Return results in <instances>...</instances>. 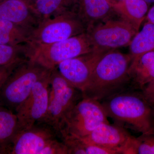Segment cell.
<instances>
[{
  "label": "cell",
  "mask_w": 154,
  "mask_h": 154,
  "mask_svg": "<svg viewBox=\"0 0 154 154\" xmlns=\"http://www.w3.org/2000/svg\"><path fill=\"white\" fill-rule=\"evenodd\" d=\"M132 60L146 53L154 50V24L147 22L129 44Z\"/></svg>",
  "instance_id": "18"
},
{
  "label": "cell",
  "mask_w": 154,
  "mask_h": 154,
  "mask_svg": "<svg viewBox=\"0 0 154 154\" xmlns=\"http://www.w3.org/2000/svg\"><path fill=\"white\" fill-rule=\"evenodd\" d=\"M107 1L110 5H112V4L118 2L122 1V0H107Z\"/></svg>",
  "instance_id": "30"
},
{
  "label": "cell",
  "mask_w": 154,
  "mask_h": 154,
  "mask_svg": "<svg viewBox=\"0 0 154 154\" xmlns=\"http://www.w3.org/2000/svg\"><path fill=\"white\" fill-rule=\"evenodd\" d=\"M49 102L43 121L53 128L60 138V131L66 116L83 98L82 92L67 81L55 68L51 70Z\"/></svg>",
  "instance_id": "4"
},
{
  "label": "cell",
  "mask_w": 154,
  "mask_h": 154,
  "mask_svg": "<svg viewBox=\"0 0 154 154\" xmlns=\"http://www.w3.org/2000/svg\"><path fill=\"white\" fill-rule=\"evenodd\" d=\"M132 58L115 49L105 53L96 64L88 85L82 92L83 98L103 101L128 90V72Z\"/></svg>",
  "instance_id": "1"
},
{
  "label": "cell",
  "mask_w": 154,
  "mask_h": 154,
  "mask_svg": "<svg viewBox=\"0 0 154 154\" xmlns=\"http://www.w3.org/2000/svg\"><path fill=\"white\" fill-rule=\"evenodd\" d=\"M25 59H26L20 60L9 64L0 66V90L14 69Z\"/></svg>",
  "instance_id": "25"
},
{
  "label": "cell",
  "mask_w": 154,
  "mask_h": 154,
  "mask_svg": "<svg viewBox=\"0 0 154 154\" xmlns=\"http://www.w3.org/2000/svg\"><path fill=\"white\" fill-rule=\"evenodd\" d=\"M31 49L29 43L17 45L0 44V66L28 58Z\"/></svg>",
  "instance_id": "22"
},
{
  "label": "cell",
  "mask_w": 154,
  "mask_h": 154,
  "mask_svg": "<svg viewBox=\"0 0 154 154\" xmlns=\"http://www.w3.org/2000/svg\"><path fill=\"white\" fill-rule=\"evenodd\" d=\"M16 113L0 105V145H10L18 132Z\"/></svg>",
  "instance_id": "20"
},
{
  "label": "cell",
  "mask_w": 154,
  "mask_h": 154,
  "mask_svg": "<svg viewBox=\"0 0 154 154\" xmlns=\"http://www.w3.org/2000/svg\"><path fill=\"white\" fill-rule=\"evenodd\" d=\"M22 1L27 5L28 7L30 8L36 3L37 0H22Z\"/></svg>",
  "instance_id": "29"
},
{
  "label": "cell",
  "mask_w": 154,
  "mask_h": 154,
  "mask_svg": "<svg viewBox=\"0 0 154 154\" xmlns=\"http://www.w3.org/2000/svg\"><path fill=\"white\" fill-rule=\"evenodd\" d=\"M3 1V0H0V1Z\"/></svg>",
  "instance_id": "32"
},
{
  "label": "cell",
  "mask_w": 154,
  "mask_h": 154,
  "mask_svg": "<svg viewBox=\"0 0 154 154\" xmlns=\"http://www.w3.org/2000/svg\"><path fill=\"white\" fill-rule=\"evenodd\" d=\"M107 117L101 102L83 98L66 116L60 131V138L68 134L85 137L100 124L108 122Z\"/></svg>",
  "instance_id": "7"
},
{
  "label": "cell",
  "mask_w": 154,
  "mask_h": 154,
  "mask_svg": "<svg viewBox=\"0 0 154 154\" xmlns=\"http://www.w3.org/2000/svg\"><path fill=\"white\" fill-rule=\"evenodd\" d=\"M77 1V13L87 28L109 19L115 12L107 0Z\"/></svg>",
  "instance_id": "15"
},
{
  "label": "cell",
  "mask_w": 154,
  "mask_h": 154,
  "mask_svg": "<svg viewBox=\"0 0 154 154\" xmlns=\"http://www.w3.org/2000/svg\"><path fill=\"white\" fill-rule=\"evenodd\" d=\"M147 3L148 5H154V0H144Z\"/></svg>",
  "instance_id": "31"
},
{
  "label": "cell",
  "mask_w": 154,
  "mask_h": 154,
  "mask_svg": "<svg viewBox=\"0 0 154 154\" xmlns=\"http://www.w3.org/2000/svg\"><path fill=\"white\" fill-rule=\"evenodd\" d=\"M130 87L141 91L154 80V50L131 60L128 72Z\"/></svg>",
  "instance_id": "14"
},
{
  "label": "cell",
  "mask_w": 154,
  "mask_h": 154,
  "mask_svg": "<svg viewBox=\"0 0 154 154\" xmlns=\"http://www.w3.org/2000/svg\"><path fill=\"white\" fill-rule=\"evenodd\" d=\"M108 51L94 50L64 61L56 68L67 81L82 93L88 85L99 60Z\"/></svg>",
  "instance_id": "10"
},
{
  "label": "cell",
  "mask_w": 154,
  "mask_h": 154,
  "mask_svg": "<svg viewBox=\"0 0 154 154\" xmlns=\"http://www.w3.org/2000/svg\"><path fill=\"white\" fill-rule=\"evenodd\" d=\"M31 47L28 58L49 70L64 61L94 50L86 32L62 41Z\"/></svg>",
  "instance_id": "5"
},
{
  "label": "cell",
  "mask_w": 154,
  "mask_h": 154,
  "mask_svg": "<svg viewBox=\"0 0 154 154\" xmlns=\"http://www.w3.org/2000/svg\"><path fill=\"white\" fill-rule=\"evenodd\" d=\"M146 101L154 107V80L148 84L140 91Z\"/></svg>",
  "instance_id": "26"
},
{
  "label": "cell",
  "mask_w": 154,
  "mask_h": 154,
  "mask_svg": "<svg viewBox=\"0 0 154 154\" xmlns=\"http://www.w3.org/2000/svg\"><path fill=\"white\" fill-rule=\"evenodd\" d=\"M122 154H154V134L131 135L122 150Z\"/></svg>",
  "instance_id": "21"
},
{
  "label": "cell",
  "mask_w": 154,
  "mask_h": 154,
  "mask_svg": "<svg viewBox=\"0 0 154 154\" xmlns=\"http://www.w3.org/2000/svg\"><path fill=\"white\" fill-rule=\"evenodd\" d=\"M146 19L148 22L154 24V4L148 11Z\"/></svg>",
  "instance_id": "27"
},
{
  "label": "cell",
  "mask_w": 154,
  "mask_h": 154,
  "mask_svg": "<svg viewBox=\"0 0 154 154\" xmlns=\"http://www.w3.org/2000/svg\"><path fill=\"white\" fill-rule=\"evenodd\" d=\"M51 70L37 81L27 99L16 111L18 119L17 133L42 122L48 108Z\"/></svg>",
  "instance_id": "9"
},
{
  "label": "cell",
  "mask_w": 154,
  "mask_h": 154,
  "mask_svg": "<svg viewBox=\"0 0 154 154\" xmlns=\"http://www.w3.org/2000/svg\"><path fill=\"white\" fill-rule=\"evenodd\" d=\"M153 108H154V107H153Z\"/></svg>",
  "instance_id": "33"
},
{
  "label": "cell",
  "mask_w": 154,
  "mask_h": 154,
  "mask_svg": "<svg viewBox=\"0 0 154 154\" xmlns=\"http://www.w3.org/2000/svg\"><path fill=\"white\" fill-rule=\"evenodd\" d=\"M86 32L94 50L106 51L129 45L138 32L122 18H109L88 27Z\"/></svg>",
  "instance_id": "8"
},
{
  "label": "cell",
  "mask_w": 154,
  "mask_h": 154,
  "mask_svg": "<svg viewBox=\"0 0 154 154\" xmlns=\"http://www.w3.org/2000/svg\"><path fill=\"white\" fill-rule=\"evenodd\" d=\"M57 138L59 137L53 128L38 122L17 134L11 143V154H39L47 144Z\"/></svg>",
  "instance_id": "11"
},
{
  "label": "cell",
  "mask_w": 154,
  "mask_h": 154,
  "mask_svg": "<svg viewBox=\"0 0 154 154\" xmlns=\"http://www.w3.org/2000/svg\"><path fill=\"white\" fill-rule=\"evenodd\" d=\"M54 139L47 144L39 154H68L66 146L61 140Z\"/></svg>",
  "instance_id": "23"
},
{
  "label": "cell",
  "mask_w": 154,
  "mask_h": 154,
  "mask_svg": "<svg viewBox=\"0 0 154 154\" xmlns=\"http://www.w3.org/2000/svg\"><path fill=\"white\" fill-rule=\"evenodd\" d=\"M48 70L29 59L23 61L0 90V105L16 113L31 93L35 83Z\"/></svg>",
  "instance_id": "3"
},
{
  "label": "cell",
  "mask_w": 154,
  "mask_h": 154,
  "mask_svg": "<svg viewBox=\"0 0 154 154\" xmlns=\"http://www.w3.org/2000/svg\"><path fill=\"white\" fill-rule=\"evenodd\" d=\"M83 142L85 154H119L116 150Z\"/></svg>",
  "instance_id": "24"
},
{
  "label": "cell",
  "mask_w": 154,
  "mask_h": 154,
  "mask_svg": "<svg viewBox=\"0 0 154 154\" xmlns=\"http://www.w3.org/2000/svg\"><path fill=\"white\" fill-rule=\"evenodd\" d=\"M12 146L0 145V154H11Z\"/></svg>",
  "instance_id": "28"
},
{
  "label": "cell",
  "mask_w": 154,
  "mask_h": 154,
  "mask_svg": "<svg viewBox=\"0 0 154 154\" xmlns=\"http://www.w3.org/2000/svg\"><path fill=\"white\" fill-rule=\"evenodd\" d=\"M101 103L107 117L115 124L141 134H154V109L140 91L125 90Z\"/></svg>",
  "instance_id": "2"
},
{
  "label": "cell",
  "mask_w": 154,
  "mask_h": 154,
  "mask_svg": "<svg viewBox=\"0 0 154 154\" xmlns=\"http://www.w3.org/2000/svg\"><path fill=\"white\" fill-rule=\"evenodd\" d=\"M30 34L19 25L0 19V44L17 45L29 43Z\"/></svg>",
  "instance_id": "19"
},
{
  "label": "cell",
  "mask_w": 154,
  "mask_h": 154,
  "mask_svg": "<svg viewBox=\"0 0 154 154\" xmlns=\"http://www.w3.org/2000/svg\"><path fill=\"white\" fill-rule=\"evenodd\" d=\"M110 5L116 13L132 25L137 32L146 18L149 6L144 0H122Z\"/></svg>",
  "instance_id": "16"
},
{
  "label": "cell",
  "mask_w": 154,
  "mask_h": 154,
  "mask_svg": "<svg viewBox=\"0 0 154 154\" xmlns=\"http://www.w3.org/2000/svg\"><path fill=\"white\" fill-rule=\"evenodd\" d=\"M0 19L13 22L30 33L41 22L36 14L22 0L0 1Z\"/></svg>",
  "instance_id": "13"
},
{
  "label": "cell",
  "mask_w": 154,
  "mask_h": 154,
  "mask_svg": "<svg viewBox=\"0 0 154 154\" xmlns=\"http://www.w3.org/2000/svg\"><path fill=\"white\" fill-rule=\"evenodd\" d=\"M40 19L55 17L69 11L77 12V0H37L30 8Z\"/></svg>",
  "instance_id": "17"
},
{
  "label": "cell",
  "mask_w": 154,
  "mask_h": 154,
  "mask_svg": "<svg viewBox=\"0 0 154 154\" xmlns=\"http://www.w3.org/2000/svg\"><path fill=\"white\" fill-rule=\"evenodd\" d=\"M131 136L123 127L106 122L100 124L87 136L80 138L86 143L113 149L122 154Z\"/></svg>",
  "instance_id": "12"
},
{
  "label": "cell",
  "mask_w": 154,
  "mask_h": 154,
  "mask_svg": "<svg viewBox=\"0 0 154 154\" xmlns=\"http://www.w3.org/2000/svg\"><path fill=\"white\" fill-rule=\"evenodd\" d=\"M86 29L76 11H67L42 21L31 33L29 44H51L79 35Z\"/></svg>",
  "instance_id": "6"
}]
</instances>
